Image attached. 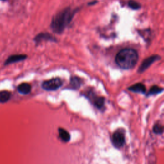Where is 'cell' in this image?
Masks as SVG:
<instances>
[{
    "instance_id": "2",
    "label": "cell",
    "mask_w": 164,
    "mask_h": 164,
    "mask_svg": "<svg viewBox=\"0 0 164 164\" xmlns=\"http://www.w3.org/2000/svg\"><path fill=\"white\" fill-rule=\"evenodd\" d=\"M139 55L136 50L131 48H125L120 50L115 57L117 65L122 69H131L138 62Z\"/></svg>"
},
{
    "instance_id": "11",
    "label": "cell",
    "mask_w": 164,
    "mask_h": 164,
    "mask_svg": "<svg viewBox=\"0 0 164 164\" xmlns=\"http://www.w3.org/2000/svg\"><path fill=\"white\" fill-rule=\"evenodd\" d=\"M82 84V79L78 76H73L70 79V86L73 89L77 90Z\"/></svg>"
},
{
    "instance_id": "16",
    "label": "cell",
    "mask_w": 164,
    "mask_h": 164,
    "mask_svg": "<svg viewBox=\"0 0 164 164\" xmlns=\"http://www.w3.org/2000/svg\"><path fill=\"white\" fill-rule=\"evenodd\" d=\"M153 131L156 134H160L163 131V127L160 125H156L153 128Z\"/></svg>"
},
{
    "instance_id": "15",
    "label": "cell",
    "mask_w": 164,
    "mask_h": 164,
    "mask_svg": "<svg viewBox=\"0 0 164 164\" xmlns=\"http://www.w3.org/2000/svg\"><path fill=\"white\" fill-rule=\"evenodd\" d=\"M128 6L133 10H138L140 9L141 7V5L139 3L133 1V0H130L128 2Z\"/></svg>"
},
{
    "instance_id": "9",
    "label": "cell",
    "mask_w": 164,
    "mask_h": 164,
    "mask_svg": "<svg viewBox=\"0 0 164 164\" xmlns=\"http://www.w3.org/2000/svg\"><path fill=\"white\" fill-rule=\"evenodd\" d=\"M18 92L23 95H26L30 93L32 90V86L28 83L21 84L18 87Z\"/></svg>"
},
{
    "instance_id": "8",
    "label": "cell",
    "mask_w": 164,
    "mask_h": 164,
    "mask_svg": "<svg viewBox=\"0 0 164 164\" xmlns=\"http://www.w3.org/2000/svg\"><path fill=\"white\" fill-rule=\"evenodd\" d=\"M28 56L26 54H12L10 55L9 57L7 58V59L5 60L4 65H8L12 64H14L17 62H19L23 60H25Z\"/></svg>"
},
{
    "instance_id": "6",
    "label": "cell",
    "mask_w": 164,
    "mask_h": 164,
    "mask_svg": "<svg viewBox=\"0 0 164 164\" xmlns=\"http://www.w3.org/2000/svg\"><path fill=\"white\" fill-rule=\"evenodd\" d=\"M33 41L36 44H38L43 41H49V42H57L55 37L49 33H40L37 34L33 38Z\"/></svg>"
},
{
    "instance_id": "12",
    "label": "cell",
    "mask_w": 164,
    "mask_h": 164,
    "mask_svg": "<svg viewBox=\"0 0 164 164\" xmlns=\"http://www.w3.org/2000/svg\"><path fill=\"white\" fill-rule=\"evenodd\" d=\"M59 135H60V137L61 138V139L65 142H67L70 141V138H71V136L70 134L69 133L67 130L63 129V128H60L59 130Z\"/></svg>"
},
{
    "instance_id": "17",
    "label": "cell",
    "mask_w": 164,
    "mask_h": 164,
    "mask_svg": "<svg viewBox=\"0 0 164 164\" xmlns=\"http://www.w3.org/2000/svg\"><path fill=\"white\" fill-rule=\"evenodd\" d=\"M97 2H98L97 1H93V2H89V3H88V5H94V4H95V3H96Z\"/></svg>"
},
{
    "instance_id": "1",
    "label": "cell",
    "mask_w": 164,
    "mask_h": 164,
    "mask_svg": "<svg viewBox=\"0 0 164 164\" xmlns=\"http://www.w3.org/2000/svg\"><path fill=\"white\" fill-rule=\"evenodd\" d=\"M77 9H72L71 7H67L60 11L53 16L50 24L52 31L57 34H62L65 28L72 21Z\"/></svg>"
},
{
    "instance_id": "7",
    "label": "cell",
    "mask_w": 164,
    "mask_h": 164,
    "mask_svg": "<svg viewBox=\"0 0 164 164\" xmlns=\"http://www.w3.org/2000/svg\"><path fill=\"white\" fill-rule=\"evenodd\" d=\"M87 96L92 101L94 105L98 108L101 109L103 107L105 104V99L103 98L97 96L92 91H89L87 94Z\"/></svg>"
},
{
    "instance_id": "18",
    "label": "cell",
    "mask_w": 164,
    "mask_h": 164,
    "mask_svg": "<svg viewBox=\"0 0 164 164\" xmlns=\"http://www.w3.org/2000/svg\"><path fill=\"white\" fill-rule=\"evenodd\" d=\"M2 1H6V0H2Z\"/></svg>"
},
{
    "instance_id": "13",
    "label": "cell",
    "mask_w": 164,
    "mask_h": 164,
    "mask_svg": "<svg viewBox=\"0 0 164 164\" xmlns=\"http://www.w3.org/2000/svg\"><path fill=\"white\" fill-rule=\"evenodd\" d=\"M11 98V93L7 90H3L0 92V103H6Z\"/></svg>"
},
{
    "instance_id": "5",
    "label": "cell",
    "mask_w": 164,
    "mask_h": 164,
    "mask_svg": "<svg viewBox=\"0 0 164 164\" xmlns=\"http://www.w3.org/2000/svg\"><path fill=\"white\" fill-rule=\"evenodd\" d=\"M160 57L157 55V54H155V55H153L149 57L147 59H146L141 64V65H140L139 68V70L138 72L139 73H142L143 72H144L146 70H147L148 68L151 65V64H153L154 62H155L156 61L160 60Z\"/></svg>"
},
{
    "instance_id": "4",
    "label": "cell",
    "mask_w": 164,
    "mask_h": 164,
    "mask_svg": "<svg viewBox=\"0 0 164 164\" xmlns=\"http://www.w3.org/2000/svg\"><path fill=\"white\" fill-rule=\"evenodd\" d=\"M112 142L116 148H120L125 143V133L122 129L116 130L112 135Z\"/></svg>"
},
{
    "instance_id": "10",
    "label": "cell",
    "mask_w": 164,
    "mask_h": 164,
    "mask_svg": "<svg viewBox=\"0 0 164 164\" xmlns=\"http://www.w3.org/2000/svg\"><path fill=\"white\" fill-rule=\"evenodd\" d=\"M128 90L131 91V92H136V93L144 94L146 92V87L144 84L139 83V84H136L131 85V87H130L128 88Z\"/></svg>"
},
{
    "instance_id": "3",
    "label": "cell",
    "mask_w": 164,
    "mask_h": 164,
    "mask_svg": "<svg viewBox=\"0 0 164 164\" xmlns=\"http://www.w3.org/2000/svg\"><path fill=\"white\" fill-rule=\"evenodd\" d=\"M63 85V81L60 78H54L43 82L42 88L46 91L57 90Z\"/></svg>"
},
{
    "instance_id": "14",
    "label": "cell",
    "mask_w": 164,
    "mask_h": 164,
    "mask_svg": "<svg viewBox=\"0 0 164 164\" xmlns=\"http://www.w3.org/2000/svg\"><path fill=\"white\" fill-rule=\"evenodd\" d=\"M163 90V89L160 87L158 86L155 85V86L152 87L151 89H150L149 92L148 93V95H155V94H157L161 92Z\"/></svg>"
}]
</instances>
